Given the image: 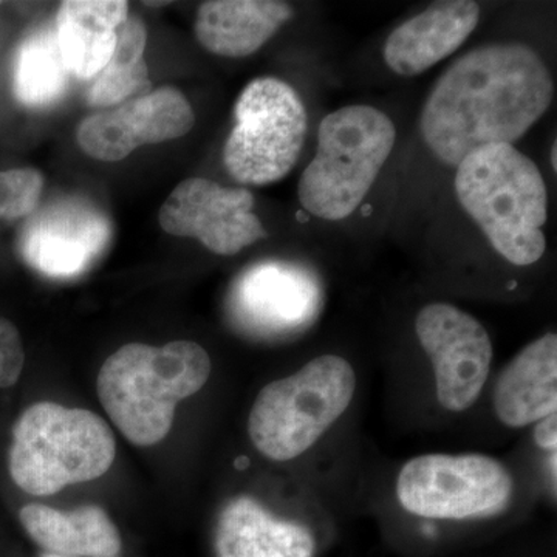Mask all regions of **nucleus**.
<instances>
[{"instance_id": "423d86ee", "label": "nucleus", "mask_w": 557, "mask_h": 557, "mask_svg": "<svg viewBox=\"0 0 557 557\" xmlns=\"http://www.w3.org/2000/svg\"><path fill=\"white\" fill-rule=\"evenodd\" d=\"M355 391L357 373L347 359L338 355L311 359L298 372L260 391L249 412V438L270 460H295L346 413Z\"/></svg>"}, {"instance_id": "2eb2a0df", "label": "nucleus", "mask_w": 557, "mask_h": 557, "mask_svg": "<svg viewBox=\"0 0 557 557\" xmlns=\"http://www.w3.org/2000/svg\"><path fill=\"white\" fill-rule=\"evenodd\" d=\"M218 557H314L317 542L302 523L278 519L255 498H233L215 528Z\"/></svg>"}, {"instance_id": "b1692460", "label": "nucleus", "mask_w": 557, "mask_h": 557, "mask_svg": "<svg viewBox=\"0 0 557 557\" xmlns=\"http://www.w3.org/2000/svg\"><path fill=\"white\" fill-rule=\"evenodd\" d=\"M556 435H557V417L556 413L544 418L539 421L536 431H534V438L541 448L556 449Z\"/></svg>"}, {"instance_id": "5701e85b", "label": "nucleus", "mask_w": 557, "mask_h": 557, "mask_svg": "<svg viewBox=\"0 0 557 557\" xmlns=\"http://www.w3.org/2000/svg\"><path fill=\"white\" fill-rule=\"evenodd\" d=\"M24 344L17 329L0 317V388L14 386L24 369Z\"/></svg>"}, {"instance_id": "f8f14e48", "label": "nucleus", "mask_w": 557, "mask_h": 557, "mask_svg": "<svg viewBox=\"0 0 557 557\" xmlns=\"http://www.w3.org/2000/svg\"><path fill=\"white\" fill-rule=\"evenodd\" d=\"M112 237L110 220L89 201L65 199L40 209L22 233V256L44 276L70 278L89 270Z\"/></svg>"}, {"instance_id": "4be33fe9", "label": "nucleus", "mask_w": 557, "mask_h": 557, "mask_svg": "<svg viewBox=\"0 0 557 557\" xmlns=\"http://www.w3.org/2000/svg\"><path fill=\"white\" fill-rule=\"evenodd\" d=\"M44 177L36 170L0 171V219L33 214L42 194Z\"/></svg>"}, {"instance_id": "6e6552de", "label": "nucleus", "mask_w": 557, "mask_h": 557, "mask_svg": "<svg viewBox=\"0 0 557 557\" xmlns=\"http://www.w3.org/2000/svg\"><path fill=\"white\" fill-rule=\"evenodd\" d=\"M515 479L502 461L483 454H426L399 471V505L413 516L440 520L493 518L511 505Z\"/></svg>"}, {"instance_id": "f3484780", "label": "nucleus", "mask_w": 557, "mask_h": 557, "mask_svg": "<svg viewBox=\"0 0 557 557\" xmlns=\"http://www.w3.org/2000/svg\"><path fill=\"white\" fill-rule=\"evenodd\" d=\"M292 20V7L276 0H211L197 11L196 36L219 57L247 58Z\"/></svg>"}, {"instance_id": "a878e982", "label": "nucleus", "mask_w": 557, "mask_h": 557, "mask_svg": "<svg viewBox=\"0 0 557 557\" xmlns=\"http://www.w3.org/2000/svg\"><path fill=\"white\" fill-rule=\"evenodd\" d=\"M40 557H62V556H54V555H49V553H44V555Z\"/></svg>"}, {"instance_id": "1a4fd4ad", "label": "nucleus", "mask_w": 557, "mask_h": 557, "mask_svg": "<svg viewBox=\"0 0 557 557\" xmlns=\"http://www.w3.org/2000/svg\"><path fill=\"white\" fill-rule=\"evenodd\" d=\"M416 333L434 368L440 406L449 412L472 408L493 362L486 329L467 311L434 302L417 314Z\"/></svg>"}, {"instance_id": "0eeeda50", "label": "nucleus", "mask_w": 557, "mask_h": 557, "mask_svg": "<svg viewBox=\"0 0 557 557\" xmlns=\"http://www.w3.org/2000/svg\"><path fill=\"white\" fill-rule=\"evenodd\" d=\"M236 126L223 149L231 177L265 186L287 177L298 163L309 116L298 91L277 78H258L242 90Z\"/></svg>"}, {"instance_id": "f257e3e1", "label": "nucleus", "mask_w": 557, "mask_h": 557, "mask_svg": "<svg viewBox=\"0 0 557 557\" xmlns=\"http://www.w3.org/2000/svg\"><path fill=\"white\" fill-rule=\"evenodd\" d=\"M552 73L525 44H486L442 73L421 112L431 152L457 168L472 150L512 145L549 109Z\"/></svg>"}, {"instance_id": "ddd939ff", "label": "nucleus", "mask_w": 557, "mask_h": 557, "mask_svg": "<svg viewBox=\"0 0 557 557\" xmlns=\"http://www.w3.org/2000/svg\"><path fill=\"white\" fill-rule=\"evenodd\" d=\"M321 306L313 271L299 263L267 260L249 267L233 288L231 310L242 327L260 336L287 335L309 325Z\"/></svg>"}, {"instance_id": "412c9836", "label": "nucleus", "mask_w": 557, "mask_h": 557, "mask_svg": "<svg viewBox=\"0 0 557 557\" xmlns=\"http://www.w3.org/2000/svg\"><path fill=\"white\" fill-rule=\"evenodd\" d=\"M148 32L138 17L129 16L116 32L115 50L104 69L98 73L87 91L90 104L120 106L148 94V64L145 61Z\"/></svg>"}, {"instance_id": "a211bd4d", "label": "nucleus", "mask_w": 557, "mask_h": 557, "mask_svg": "<svg viewBox=\"0 0 557 557\" xmlns=\"http://www.w3.org/2000/svg\"><path fill=\"white\" fill-rule=\"evenodd\" d=\"M129 17L120 0H69L57 14L54 35L70 76L94 79L115 50L116 32Z\"/></svg>"}, {"instance_id": "aec40b11", "label": "nucleus", "mask_w": 557, "mask_h": 557, "mask_svg": "<svg viewBox=\"0 0 557 557\" xmlns=\"http://www.w3.org/2000/svg\"><path fill=\"white\" fill-rule=\"evenodd\" d=\"M70 73L62 60L57 35L49 27L30 33L14 57L13 90L21 104L49 108L64 97Z\"/></svg>"}, {"instance_id": "20e7f679", "label": "nucleus", "mask_w": 557, "mask_h": 557, "mask_svg": "<svg viewBox=\"0 0 557 557\" xmlns=\"http://www.w3.org/2000/svg\"><path fill=\"white\" fill-rule=\"evenodd\" d=\"M397 129L372 106H347L319 124L318 148L299 180L300 205L338 222L357 211L394 150Z\"/></svg>"}, {"instance_id": "9d476101", "label": "nucleus", "mask_w": 557, "mask_h": 557, "mask_svg": "<svg viewBox=\"0 0 557 557\" xmlns=\"http://www.w3.org/2000/svg\"><path fill=\"white\" fill-rule=\"evenodd\" d=\"M255 197L247 189L223 188L208 178H186L172 190L160 209L164 233L193 237L220 256H234L265 239Z\"/></svg>"}, {"instance_id": "f03ea898", "label": "nucleus", "mask_w": 557, "mask_h": 557, "mask_svg": "<svg viewBox=\"0 0 557 557\" xmlns=\"http://www.w3.org/2000/svg\"><path fill=\"white\" fill-rule=\"evenodd\" d=\"M211 369L208 351L194 341L126 344L102 364L98 397L121 434L146 448L166 438L175 406L201 391Z\"/></svg>"}, {"instance_id": "393cba45", "label": "nucleus", "mask_w": 557, "mask_h": 557, "mask_svg": "<svg viewBox=\"0 0 557 557\" xmlns=\"http://www.w3.org/2000/svg\"><path fill=\"white\" fill-rule=\"evenodd\" d=\"M556 148H557V145L555 143V145H553V149H552V164H553V168H555V171H556V166H557V163H556Z\"/></svg>"}, {"instance_id": "4468645a", "label": "nucleus", "mask_w": 557, "mask_h": 557, "mask_svg": "<svg viewBox=\"0 0 557 557\" xmlns=\"http://www.w3.org/2000/svg\"><path fill=\"white\" fill-rule=\"evenodd\" d=\"M479 3L448 0L432 3L403 22L384 46V61L399 76H418L456 53L478 27Z\"/></svg>"}, {"instance_id": "dca6fc26", "label": "nucleus", "mask_w": 557, "mask_h": 557, "mask_svg": "<svg viewBox=\"0 0 557 557\" xmlns=\"http://www.w3.org/2000/svg\"><path fill=\"white\" fill-rule=\"evenodd\" d=\"M494 410L505 426L525 428L557 410V336L547 333L509 362L494 388Z\"/></svg>"}, {"instance_id": "39448f33", "label": "nucleus", "mask_w": 557, "mask_h": 557, "mask_svg": "<svg viewBox=\"0 0 557 557\" xmlns=\"http://www.w3.org/2000/svg\"><path fill=\"white\" fill-rule=\"evenodd\" d=\"M115 454L112 431L97 413L36 403L14 426L10 475L25 493L51 496L62 487L101 478Z\"/></svg>"}, {"instance_id": "9b49d317", "label": "nucleus", "mask_w": 557, "mask_h": 557, "mask_svg": "<svg viewBox=\"0 0 557 557\" xmlns=\"http://www.w3.org/2000/svg\"><path fill=\"white\" fill-rule=\"evenodd\" d=\"M196 124V113L174 87L148 91L119 108L81 121L76 139L90 159L120 161L145 145L185 137Z\"/></svg>"}, {"instance_id": "7ed1b4c3", "label": "nucleus", "mask_w": 557, "mask_h": 557, "mask_svg": "<svg viewBox=\"0 0 557 557\" xmlns=\"http://www.w3.org/2000/svg\"><path fill=\"white\" fill-rule=\"evenodd\" d=\"M457 199L491 247L518 267L536 263L547 239L548 190L533 160L515 145H487L456 168Z\"/></svg>"}, {"instance_id": "6ab92c4d", "label": "nucleus", "mask_w": 557, "mask_h": 557, "mask_svg": "<svg viewBox=\"0 0 557 557\" xmlns=\"http://www.w3.org/2000/svg\"><path fill=\"white\" fill-rule=\"evenodd\" d=\"M20 519L33 541L49 555L120 557L119 528L97 505L61 511L46 505H25Z\"/></svg>"}]
</instances>
